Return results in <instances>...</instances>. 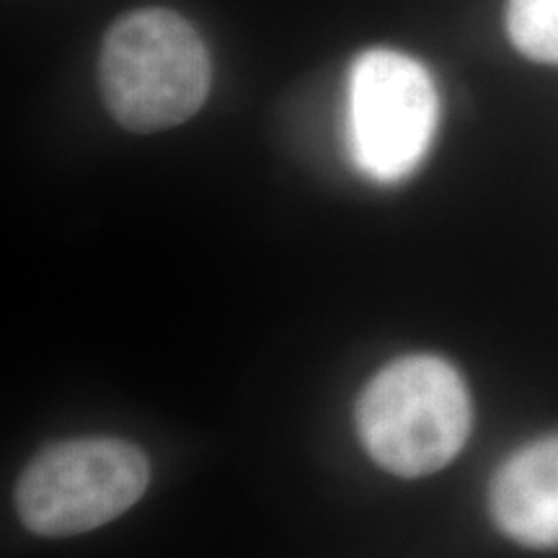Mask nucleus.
I'll use <instances>...</instances> for the list:
<instances>
[{
  "label": "nucleus",
  "instance_id": "nucleus-5",
  "mask_svg": "<svg viewBox=\"0 0 558 558\" xmlns=\"http://www.w3.org/2000/svg\"><path fill=\"white\" fill-rule=\"evenodd\" d=\"M488 509L520 546L558 548V432L505 460L488 488Z\"/></svg>",
  "mask_w": 558,
  "mask_h": 558
},
{
  "label": "nucleus",
  "instance_id": "nucleus-6",
  "mask_svg": "<svg viewBox=\"0 0 558 558\" xmlns=\"http://www.w3.org/2000/svg\"><path fill=\"white\" fill-rule=\"evenodd\" d=\"M507 32L522 54L558 65V0H507Z\"/></svg>",
  "mask_w": 558,
  "mask_h": 558
},
{
  "label": "nucleus",
  "instance_id": "nucleus-4",
  "mask_svg": "<svg viewBox=\"0 0 558 558\" xmlns=\"http://www.w3.org/2000/svg\"><path fill=\"white\" fill-rule=\"evenodd\" d=\"M437 90L409 54L367 50L349 73V150L375 181H401L427 156Z\"/></svg>",
  "mask_w": 558,
  "mask_h": 558
},
{
  "label": "nucleus",
  "instance_id": "nucleus-1",
  "mask_svg": "<svg viewBox=\"0 0 558 558\" xmlns=\"http://www.w3.org/2000/svg\"><path fill=\"white\" fill-rule=\"evenodd\" d=\"M209 83V54L179 13L132 11L104 37L101 96L109 114L132 132H160L186 122L205 104Z\"/></svg>",
  "mask_w": 558,
  "mask_h": 558
},
{
  "label": "nucleus",
  "instance_id": "nucleus-3",
  "mask_svg": "<svg viewBox=\"0 0 558 558\" xmlns=\"http://www.w3.org/2000/svg\"><path fill=\"white\" fill-rule=\"evenodd\" d=\"M148 484L150 463L135 445L111 437L68 439L32 460L19 478L16 509L32 533L68 538L120 518Z\"/></svg>",
  "mask_w": 558,
  "mask_h": 558
},
{
  "label": "nucleus",
  "instance_id": "nucleus-2",
  "mask_svg": "<svg viewBox=\"0 0 558 558\" xmlns=\"http://www.w3.org/2000/svg\"><path fill=\"white\" fill-rule=\"evenodd\" d=\"M471 396L450 362L411 354L383 367L357 403V429L369 456L396 476H429L463 450Z\"/></svg>",
  "mask_w": 558,
  "mask_h": 558
}]
</instances>
